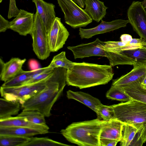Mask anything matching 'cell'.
<instances>
[{
    "label": "cell",
    "mask_w": 146,
    "mask_h": 146,
    "mask_svg": "<svg viewBox=\"0 0 146 146\" xmlns=\"http://www.w3.org/2000/svg\"><path fill=\"white\" fill-rule=\"evenodd\" d=\"M120 38L121 41L127 44H128L133 39L131 35L127 34L122 35Z\"/></svg>",
    "instance_id": "obj_37"
},
{
    "label": "cell",
    "mask_w": 146,
    "mask_h": 146,
    "mask_svg": "<svg viewBox=\"0 0 146 146\" xmlns=\"http://www.w3.org/2000/svg\"><path fill=\"white\" fill-rule=\"evenodd\" d=\"M20 104L17 102L0 99V120L17 114L20 110Z\"/></svg>",
    "instance_id": "obj_24"
},
{
    "label": "cell",
    "mask_w": 146,
    "mask_h": 146,
    "mask_svg": "<svg viewBox=\"0 0 146 146\" xmlns=\"http://www.w3.org/2000/svg\"><path fill=\"white\" fill-rule=\"evenodd\" d=\"M129 23L128 20L122 19H116L110 22L102 20L100 23L94 28L88 29L79 28V34L81 39H88L96 35L124 27Z\"/></svg>",
    "instance_id": "obj_10"
},
{
    "label": "cell",
    "mask_w": 146,
    "mask_h": 146,
    "mask_svg": "<svg viewBox=\"0 0 146 146\" xmlns=\"http://www.w3.org/2000/svg\"><path fill=\"white\" fill-rule=\"evenodd\" d=\"M0 126H17L48 130L47 125L34 123L27 120L23 117L17 116L0 120Z\"/></svg>",
    "instance_id": "obj_22"
},
{
    "label": "cell",
    "mask_w": 146,
    "mask_h": 146,
    "mask_svg": "<svg viewBox=\"0 0 146 146\" xmlns=\"http://www.w3.org/2000/svg\"><path fill=\"white\" fill-rule=\"evenodd\" d=\"M105 121L98 118L73 123L61 130L69 142L81 146H100V136Z\"/></svg>",
    "instance_id": "obj_4"
},
{
    "label": "cell",
    "mask_w": 146,
    "mask_h": 146,
    "mask_svg": "<svg viewBox=\"0 0 146 146\" xmlns=\"http://www.w3.org/2000/svg\"><path fill=\"white\" fill-rule=\"evenodd\" d=\"M17 116L24 117L28 121L35 124L46 125L45 116L40 112L36 111H23Z\"/></svg>",
    "instance_id": "obj_31"
},
{
    "label": "cell",
    "mask_w": 146,
    "mask_h": 146,
    "mask_svg": "<svg viewBox=\"0 0 146 146\" xmlns=\"http://www.w3.org/2000/svg\"><path fill=\"white\" fill-rule=\"evenodd\" d=\"M20 11L16 5L15 0H10L9 7L8 15V18L10 19L16 17Z\"/></svg>",
    "instance_id": "obj_34"
},
{
    "label": "cell",
    "mask_w": 146,
    "mask_h": 146,
    "mask_svg": "<svg viewBox=\"0 0 146 146\" xmlns=\"http://www.w3.org/2000/svg\"><path fill=\"white\" fill-rule=\"evenodd\" d=\"M10 29V22L0 15V32H4Z\"/></svg>",
    "instance_id": "obj_35"
},
{
    "label": "cell",
    "mask_w": 146,
    "mask_h": 146,
    "mask_svg": "<svg viewBox=\"0 0 146 146\" xmlns=\"http://www.w3.org/2000/svg\"><path fill=\"white\" fill-rule=\"evenodd\" d=\"M50 76L33 83L13 87L1 86V95L7 100L19 103L22 106L27 101L45 88Z\"/></svg>",
    "instance_id": "obj_5"
},
{
    "label": "cell",
    "mask_w": 146,
    "mask_h": 146,
    "mask_svg": "<svg viewBox=\"0 0 146 146\" xmlns=\"http://www.w3.org/2000/svg\"><path fill=\"white\" fill-rule=\"evenodd\" d=\"M140 82H136L119 87L132 99L146 104V90Z\"/></svg>",
    "instance_id": "obj_21"
},
{
    "label": "cell",
    "mask_w": 146,
    "mask_h": 146,
    "mask_svg": "<svg viewBox=\"0 0 146 146\" xmlns=\"http://www.w3.org/2000/svg\"><path fill=\"white\" fill-rule=\"evenodd\" d=\"M103 42L97 38L92 42L68 46L67 48L72 52L75 59L92 56L106 57L105 51L101 46Z\"/></svg>",
    "instance_id": "obj_11"
},
{
    "label": "cell",
    "mask_w": 146,
    "mask_h": 146,
    "mask_svg": "<svg viewBox=\"0 0 146 146\" xmlns=\"http://www.w3.org/2000/svg\"><path fill=\"white\" fill-rule=\"evenodd\" d=\"M138 131L133 125L124 123L122 137L120 142L121 146H139Z\"/></svg>",
    "instance_id": "obj_23"
},
{
    "label": "cell",
    "mask_w": 146,
    "mask_h": 146,
    "mask_svg": "<svg viewBox=\"0 0 146 146\" xmlns=\"http://www.w3.org/2000/svg\"><path fill=\"white\" fill-rule=\"evenodd\" d=\"M66 96L68 99L74 100L80 102L96 113L98 107L102 103L98 98L82 92H75L69 90L66 92Z\"/></svg>",
    "instance_id": "obj_19"
},
{
    "label": "cell",
    "mask_w": 146,
    "mask_h": 146,
    "mask_svg": "<svg viewBox=\"0 0 146 146\" xmlns=\"http://www.w3.org/2000/svg\"><path fill=\"white\" fill-rule=\"evenodd\" d=\"M31 137L13 135H0V146H22Z\"/></svg>",
    "instance_id": "obj_26"
},
{
    "label": "cell",
    "mask_w": 146,
    "mask_h": 146,
    "mask_svg": "<svg viewBox=\"0 0 146 146\" xmlns=\"http://www.w3.org/2000/svg\"><path fill=\"white\" fill-rule=\"evenodd\" d=\"M54 69L48 66L45 67L43 70L34 74L23 85L33 83L43 80L50 76L53 72Z\"/></svg>",
    "instance_id": "obj_33"
},
{
    "label": "cell",
    "mask_w": 146,
    "mask_h": 146,
    "mask_svg": "<svg viewBox=\"0 0 146 146\" xmlns=\"http://www.w3.org/2000/svg\"><path fill=\"white\" fill-rule=\"evenodd\" d=\"M146 74V65L133 66L128 73L113 80L112 85L120 86L131 83L140 82L142 83Z\"/></svg>",
    "instance_id": "obj_16"
},
{
    "label": "cell",
    "mask_w": 146,
    "mask_h": 146,
    "mask_svg": "<svg viewBox=\"0 0 146 146\" xmlns=\"http://www.w3.org/2000/svg\"><path fill=\"white\" fill-rule=\"evenodd\" d=\"M104 50L106 57L108 59L110 65L112 67L118 65H129L133 66H137L134 59L125 54L121 50Z\"/></svg>",
    "instance_id": "obj_20"
},
{
    "label": "cell",
    "mask_w": 146,
    "mask_h": 146,
    "mask_svg": "<svg viewBox=\"0 0 146 146\" xmlns=\"http://www.w3.org/2000/svg\"><path fill=\"white\" fill-rule=\"evenodd\" d=\"M32 1L35 4L36 11L48 32L56 17L55 5L43 0H32Z\"/></svg>",
    "instance_id": "obj_14"
},
{
    "label": "cell",
    "mask_w": 146,
    "mask_h": 146,
    "mask_svg": "<svg viewBox=\"0 0 146 146\" xmlns=\"http://www.w3.org/2000/svg\"><path fill=\"white\" fill-rule=\"evenodd\" d=\"M106 97L108 99L122 102H127L132 99L119 87L112 85L107 92Z\"/></svg>",
    "instance_id": "obj_30"
},
{
    "label": "cell",
    "mask_w": 146,
    "mask_h": 146,
    "mask_svg": "<svg viewBox=\"0 0 146 146\" xmlns=\"http://www.w3.org/2000/svg\"><path fill=\"white\" fill-rule=\"evenodd\" d=\"M69 35V32L61 22V19L56 17L47 32L48 42L51 52H56L62 48Z\"/></svg>",
    "instance_id": "obj_9"
},
{
    "label": "cell",
    "mask_w": 146,
    "mask_h": 146,
    "mask_svg": "<svg viewBox=\"0 0 146 146\" xmlns=\"http://www.w3.org/2000/svg\"><path fill=\"white\" fill-rule=\"evenodd\" d=\"M112 67L110 65L73 62L66 71V84L81 89L105 84L113 78Z\"/></svg>",
    "instance_id": "obj_1"
},
{
    "label": "cell",
    "mask_w": 146,
    "mask_h": 146,
    "mask_svg": "<svg viewBox=\"0 0 146 146\" xmlns=\"http://www.w3.org/2000/svg\"><path fill=\"white\" fill-rule=\"evenodd\" d=\"M85 11L92 20L99 22L105 17L108 7L100 0H84Z\"/></svg>",
    "instance_id": "obj_18"
},
{
    "label": "cell",
    "mask_w": 146,
    "mask_h": 146,
    "mask_svg": "<svg viewBox=\"0 0 146 146\" xmlns=\"http://www.w3.org/2000/svg\"><path fill=\"white\" fill-rule=\"evenodd\" d=\"M127 56L134 59L137 65H146V48H139L121 50Z\"/></svg>",
    "instance_id": "obj_29"
},
{
    "label": "cell",
    "mask_w": 146,
    "mask_h": 146,
    "mask_svg": "<svg viewBox=\"0 0 146 146\" xmlns=\"http://www.w3.org/2000/svg\"><path fill=\"white\" fill-rule=\"evenodd\" d=\"M34 16L33 13L20 9L18 15L10 22V29L22 36L30 34L34 23Z\"/></svg>",
    "instance_id": "obj_12"
},
{
    "label": "cell",
    "mask_w": 146,
    "mask_h": 146,
    "mask_svg": "<svg viewBox=\"0 0 146 146\" xmlns=\"http://www.w3.org/2000/svg\"><path fill=\"white\" fill-rule=\"evenodd\" d=\"M30 35L35 54L40 60L47 59L51 52L48 42L47 32L37 11L35 14L34 23Z\"/></svg>",
    "instance_id": "obj_7"
},
{
    "label": "cell",
    "mask_w": 146,
    "mask_h": 146,
    "mask_svg": "<svg viewBox=\"0 0 146 146\" xmlns=\"http://www.w3.org/2000/svg\"><path fill=\"white\" fill-rule=\"evenodd\" d=\"M112 106L115 119L137 129L139 146H142L146 141V104L132 99Z\"/></svg>",
    "instance_id": "obj_3"
},
{
    "label": "cell",
    "mask_w": 146,
    "mask_h": 146,
    "mask_svg": "<svg viewBox=\"0 0 146 146\" xmlns=\"http://www.w3.org/2000/svg\"><path fill=\"white\" fill-rule=\"evenodd\" d=\"M127 15L133 30L146 41V11L142 2L133 1L128 9Z\"/></svg>",
    "instance_id": "obj_8"
},
{
    "label": "cell",
    "mask_w": 146,
    "mask_h": 146,
    "mask_svg": "<svg viewBox=\"0 0 146 146\" xmlns=\"http://www.w3.org/2000/svg\"><path fill=\"white\" fill-rule=\"evenodd\" d=\"M64 15L65 23L76 29L85 27L92 22V19L73 0H57Z\"/></svg>",
    "instance_id": "obj_6"
},
{
    "label": "cell",
    "mask_w": 146,
    "mask_h": 146,
    "mask_svg": "<svg viewBox=\"0 0 146 146\" xmlns=\"http://www.w3.org/2000/svg\"><path fill=\"white\" fill-rule=\"evenodd\" d=\"M80 7L83 8L85 5L84 0H73Z\"/></svg>",
    "instance_id": "obj_38"
},
{
    "label": "cell",
    "mask_w": 146,
    "mask_h": 146,
    "mask_svg": "<svg viewBox=\"0 0 146 146\" xmlns=\"http://www.w3.org/2000/svg\"><path fill=\"white\" fill-rule=\"evenodd\" d=\"M70 146L47 137H31L29 141L22 146Z\"/></svg>",
    "instance_id": "obj_27"
},
{
    "label": "cell",
    "mask_w": 146,
    "mask_h": 146,
    "mask_svg": "<svg viewBox=\"0 0 146 146\" xmlns=\"http://www.w3.org/2000/svg\"><path fill=\"white\" fill-rule=\"evenodd\" d=\"M26 61L25 58L15 57L5 62L0 58V80L5 82L15 77L23 70L22 67Z\"/></svg>",
    "instance_id": "obj_13"
},
{
    "label": "cell",
    "mask_w": 146,
    "mask_h": 146,
    "mask_svg": "<svg viewBox=\"0 0 146 146\" xmlns=\"http://www.w3.org/2000/svg\"><path fill=\"white\" fill-rule=\"evenodd\" d=\"M48 130L17 126H0V135L28 137L48 133Z\"/></svg>",
    "instance_id": "obj_17"
},
{
    "label": "cell",
    "mask_w": 146,
    "mask_h": 146,
    "mask_svg": "<svg viewBox=\"0 0 146 146\" xmlns=\"http://www.w3.org/2000/svg\"><path fill=\"white\" fill-rule=\"evenodd\" d=\"M142 85L143 86V87L146 90V86L144 85Z\"/></svg>",
    "instance_id": "obj_40"
},
{
    "label": "cell",
    "mask_w": 146,
    "mask_h": 146,
    "mask_svg": "<svg viewBox=\"0 0 146 146\" xmlns=\"http://www.w3.org/2000/svg\"><path fill=\"white\" fill-rule=\"evenodd\" d=\"M123 124L116 119L105 121L101 130L100 139H113L120 142L122 137Z\"/></svg>",
    "instance_id": "obj_15"
},
{
    "label": "cell",
    "mask_w": 146,
    "mask_h": 146,
    "mask_svg": "<svg viewBox=\"0 0 146 146\" xmlns=\"http://www.w3.org/2000/svg\"><path fill=\"white\" fill-rule=\"evenodd\" d=\"M73 63L67 58L65 52L62 51L53 57L48 66L52 69L61 67L67 70L71 67Z\"/></svg>",
    "instance_id": "obj_28"
},
{
    "label": "cell",
    "mask_w": 146,
    "mask_h": 146,
    "mask_svg": "<svg viewBox=\"0 0 146 146\" xmlns=\"http://www.w3.org/2000/svg\"><path fill=\"white\" fill-rule=\"evenodd\" d=\"M44 68H36L30 71L23 70L13 78L4 82L1 86L8 87L22 85L29 80L34 74L43 70Z\"/></svg>",
    "instance_id": "obj_25"
},
{
    "label": "cell",
    "mask_w": 146,
    "mask_h": 146,
    "mask_svg": "<svg viewBox=\"0 0 146 146\" xmlns=\"http://www.w3.org/2000/svg\"><path fill=\"white\" fill-rule=\"evenodd\" d=\"M96 113L97 118L100 120L108 121L115 119L112 105L106 106L101 103L98 107Z\"/></svg>",
    "instance_id": "obj_32"
},
{
    "label": "cell",
    "mask_w": 146,
    "mask_h": 146,
    "mask_svg": "<svg viewBox=\"0 0 146 146\" xmlns=\"http://www.w3.org/2000/svg\"><path fill=\"white\" fill-rule=\"evenodd\" d=\"M141 84L142 85L146 86V74L144 77Z\"/></svg>",
    "instance_id": "obj_39"
},
{
    "label": "cell",
    "mask_w": 146,
    "mask_h": 146,
    "mask_svg": "<svg viewBox=\"0 0 146 146\" xmlns=\"http://www.w3.org/2000/svg\"><path fill=\"white\" fill-rule=\"evenodd\" d=\"M67 69L58 67L49 76L45 88L22 106L23 111H39L46 117L51 115L54 105L61 95L66 83Z\"/></svg>",
    "instance_id": "obj_2"
},
{
    "label": "cell",
    "mask_w": 146,
    "mask_h": 146,
    "mask_svg": "<svg viewBox=\"0 0 146 146\" xmlns=\"http://www.w3.org/2000/svg\"><path fill=\"white\" fill-rule=\"evenodd\" d=\"M119 141L117 140L109 139H100V146H115Z\"/></svg>",
    "instance_id": "obj_36"
},
{
    "label": "cell",
    "mask_w": 146,
    "mask_h": 146,
    "mask_svg": "<svg viewBox=\"0 0 146 146\" xmlns=\"http://www.w3.org/2000/svg\"><path fill=\"white\" fill-rule=\"evenodd\" d=\"M2 1V0H0V3H1Z\"/></svg>",
    "instance_id": "obj_41"
}]
</instances>
